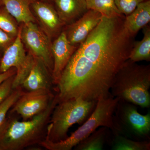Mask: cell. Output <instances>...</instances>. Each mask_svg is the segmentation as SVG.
<instances>
[{
  "label": "cell",
  "mask_w": 150,
  "mask_h": 150,
  "mask_svg": "<svg viewBox=\"0 0 150 150\" xmlns=\"http://www.w3.org/2000/svg\"><path fill=\"white\" fill-rule=\"evenodd\" d=\"M102 16L97 11L88 10L80 18L68 25L64 31L70 43L78 46L83 42L99 23Z\"/></svg>",
  "instance_id": "cell-10"
},
{
  "label": "cell",
  "mask_w": 150,
  "mask_h": 150,
  "mask_svg": "<svg viewBox=\"0 0 150 150\" xmlns=\"http://www.w3.org/2000/svg\"><path fill=\"white\" fill-rule=\"evenodd\" d=\"M15 38L0 29V52L4 51L13 42Z\"/></svg>",
  "instance_id": "cell-25"
},
{
  "label": "cell",
  "mask_w": 150,
  "mask_h": 150,
  "mask_svg": "<svg viewBox=\"0 0 150 150\" xmlns=\"http://www.w3.org/2000/svg\"><path fill=\"white\" fill-rule=\"evenodd\" d=\"M16 21L6 8L0 9V29L9 35L16 37L19 28Z\"/></svg>",
  "instance_id": "cell-22"
},
{
  "label": "cell",
  "mask_w": 150,
  "mask_h": 150,
  "mask_svg": "<svg viewBox=\"0 0 150 150\" xmlns=\"http://www.w3.org/2000/svg\"><path fill=\"white\" fill-rule=\"evenodd\" d=\"M16 74L15 68H11L4 72L0 73V84L12 76Z\"/></svg>",
  "instance_id": "cell-26"
},
{
  "label": "cell",
  "mask_w": 150,
  "mask_h": 150,
  "mask_svg": "<svg viewBox=\"0 0 150 150\" xmlns=\"http://www.w3.org/2000/svg\"><path fill=\"white\" fill-rule=\"evenodd\" d=\"M21 36L28 53L43 61L51 73L53 69L51 39L35 22L22 23L21 26Z\"/></svg>",
  "instance_id": "cell-8"
},
{
  "label": "cell",
  "mask_w": 150,
  "mask_h": 150,
  "mask_svg": "<svg viewBox=\"0 0 150 150\" xmlns=\"http://www.w3.org/2000/svg\"><path fill=\"white\" fill-rule=\"evenodd\" d=\"M31 7L40 28L48 36L51 38L60 33L64 25L53 6L37 0Z\"/></svg>",
  "instance_id": "cell-12"
},
{
  "label": "cell",
  "mask_w": 150,
  "mask_h": 150,
  "mask_svg": "<svg viewBox=\"0 0 150 150\" xmlns=\"http://www.w3.org/2000/svg\"><path fill=\"white\" fill-rule=\"evenodd\" d=\"M3 5V4L1 0H0V6Z\"/></svg>",
  "instance_id": "cell-27"
},
{
  "label": "cell",
  "mask_w": 150,
  "mask_h": 150,
  "mask_svg": "<svg viewBox=\"0 0 150 150\" xmlns=\"http://www.w3.org/2000/svg\"><path fill=\"white\" fill-rule=\"evenodd\" d=\"M120 99L110 95L100 98L92 114L83 124L67 139L57 142L43 140L39 146L48 150H71L100 127L111 130L113 135L121 134L122 131L115 121L114 113Z\"/></svg>",
  "instance_id": "cell-4"
},
{
  "label": "cell",
  "mask_w": 150,
  "mask_h": 150,
  "mask_svg": "<svg viewBox=\"0 0 150 150\" xmlns=\"http://www.w3.org/2000/svg\"><path fill=\"white\" fill-rule=\"evenodd\" d=\"M150 87V65H139L129 59L115 76L110 93L120 100L149 108Z\"/></svg>",
  "instance_id": "cell-3"
},
{
  "label": "cell",
  "mask_w": 150,
  "mask_h": 150,
  "mask_svg": "<svg viewBox=\"0 0 150 150\" xmlns=\"http://www.w3.org/2000/svg\"><path fill=\"white\" fill-rule=\"evenodd\" d=\"M15 75L9 78L0 84V104L6 98L13 90V83Z\"/></svg>",
  "instance_id": "cell-24"
},
{
  "label": "cell",
  "mask_w": 150,
  "mask_h": 150,
  "mask_svg": "<svg viewBox=\"0 0 150 150\" xmlns=\"http://www.w3.org/2000/svg\"><path fill=\"white\" fill-rule=\"evenodd\" d=\"M96 102L79 98L58 103L51 113L44 139L57 142L67 139L70 127L83 123L93 111Z\"/></svg>",
  "instance_id": "cell-5"
},
{
  "label": "cell",
  "mask_w": 150,
  "mask_h": 150,
  "mask_svg": "<svg viewBox=\"0 0 150 150\" xmlns=\"http://www.w3.org/2000/svg\"><path fill=\"white\" fill-rule=\"evenodd\" d=\"M144 37L140 41H134L129 54V59L137 63L150 61V27L149 25L143 28Z\"/></svg>",
  "instance_id": "cell-17"
},
{
  "label": "cell",
  "mask_w": 150,
  "mask_h": 150,
  "mask_svg": "<svg viewBox=\"0 0 150 150\" xmlns=\"http://www.w3.org/2000/svg\"><path fill=\"white\" fill-rule=\"evenodd\" d=\"M55 96L52 91L39 90L23 92L13 106L12 111L29 120L47 109Z\"/></svg>",
  "instance_id": "cell-9"
},
{
  "label": "cell",
  "mask_w": 150,
  "mask_h": 150,
  "mask_svg": "<svg viewBox=\"0 0 150 150\" xmlns=\"http://www.w3.org/2000/svg\"><path fill=\"white\" fill-rule=\"evenodd\" d=\"M150 21V1L140 3L136 9L125 16L124 26L131 34L135 37L138 32L149 24Z\"/></svg>",
  "instance_id": "cell-15"
},
{
  "label": "cell",
  "mask_w": 150,
  "mask_h": 150,
  "mask_svg": "<svg viewBox=\"0 0 150 150\" xmlns=\"http://www.w3.org/2000/svg\"><path fill=\"white\" fill-rule=\"evenodd\" d=\"M34 57L26 53L21 36V27L13 42L4 51L0 62V72L15 68L16 74L13 83V89L21 86L28 75L34 61Z\"/></svg>",
  "instance_id": "cell-7"
},
{
  "label": "cell",
  "mask_w": 150,
  "mask_h": 150,
  "mask_svg": "<svg viewBox=\"0 0 150 150\" xmlns=\"http://www.w3.org/2000/svg\"><path fill=\"white\" fill-rule=\"evenodd\" d=\"M146 0H114L115 6L120 13L126 16L136 9L137 6Z\"/></svg>",
  "instance_id": "cell-23"
},
{
  "label": "cell",
  "mask_w": 150,
  "mask_h": 150,
  "mask_svg": "<svg viewBox=\"0 0 150 150\" xmlns=\"http://www.w3.org/2000/svg\"><path fill=\"white\" fill-rule=\"evenodd\" d=\"M125 17L103 16L78 46L56 84L58 103L79 98L97 102L111 95L115 76L129 59L135 37L124 27Z\"/></svg>",
  "instance_id": "cell-1"
},
{
  "label": "cell",
  "mask_w": 150,
  "mask_h": 150,
  "mask_svg": "<svg viewBox=\"0 0 150 150\" xmlns=\"http://www.w3.org/2000/svg\"><path fill=\"white\" fill-rule=\"evenodd\" d=\"M57 104L55 94L46 110L29 120L6 117L0 128V150H22L39 144L46 137L47 125Z\"/></svg>",
  "instance_id": "cell-2"
},
{
  "label": "cell",
  "mask_w": 150,
  "mask_h": 150,
  "mask_svg": "<svg viewBox=\"0 0 150 150\" xmlns=\"http://www.w3.org/2000/svg\"><path fill=\"white\" fill-rule=\"evenodd\" d=\"M56 10L64 25H69L88 10L86 0H54Z\"/></svg>",
  "instance_id": "cell-14"
},
{
  "label": "cell",
  "mask_w": 150,
  "mask_h": 150,
  "mask_svg": "<svg viewBox=\"0 0 150 150\" xmlns=\"http://www.w3.org/2000/svg\"><path fill=\"white\" fill-rule=\"evenodd\" d=\"M7 11L19 23L35 22V18L30 7L37 0H1Z\"/></svg>",
  "instance_id": "cell-16"
},
{
  "label": "cell",
  "mask_w": 150,
  "mask_h": 150,
  "mask_svg": "<svg viewBox=\"0 0 150 150\" xmlns=\"http://www.w3.org/2000/svg\"><path fill=\"white\" fill-rule=\"evenodd\" d=\"M109 130L106 127H100L77 145L75 150H103L108 139Z\"/></svg>",
  "instance_id": "cell-18"
},
{
  "label": "cell",
  "mask_w": 150,
  "mask_h": 150,
  "mask_svg": "<svg viewBox=\"0 0 150 150\" xmlns=\"http://www.w3.org/2000/svg\"><path fill=\"white\" fill-rule=\"evenodd\" d=\"M115 121L121 128L122 135H128L137 141L149 139L150 113L142 115L135 105L119 100L115 109Z\"/></svg>",
  "instance_id": "cell-6"
},
{
  "label": "cell",
  "mask_w": 150,
  "mask_h": 150,
  "mask_svg": "<svg viewBox=\"0 0 150 150\" xmlns=\"http://www.w3.org/2000/svg\"><path fill=\"white\" fill-rule=\"evenodd\" d=\"M34 58L32 67L22 84L21 87L26 91L53 90V87L55 85L52 73L43 61Z\"/></svg>",
  "instance_id": "cell-13"
},
{
  "label": "cell",
  "mask_w": 150,
  "mask_h": 150,
  "mask_svg": "<svg viewBox=\"0 0 150 150\" xmlns=\"http://www.w3.org/2000/svg\"><path fill=\"white\" fill-rule=\"evenodd\" d=\"M88 10L98 12L108 18L120 16L121 14L115 6L114 0H86Z\"/></svg>",
  "instance_id": "cell-20"
},
{
  "label": "cell",
  "mask_w": 150,
  "mask_h": 150,
  "mask_svg": "<svg viewBox=\"0 0 150 150\" xmlns=\"http://www.w3.org/2000/svg\"><path fill=\"white\" fill-rule=\"evenodd\" d=\"M23 92L21 86L13 89L6 98L0 104V128L5 121L8 112L13 106Z\"/></svg>",
  "instance_id": "cell-21"
},
{
  "label": "cell",
  "mask_w": 150,
  "mask_h": 150,
  "mask_svg": "<svg viewBox=\"0 0 150 150\" xmlns=\"http://www.w3.org/2000/svg\"><path fill=\"white\" fill-rule=\"evenodd\" d=\"M113 150H150V142L147 140L136 141L121 134L114 135L111 142Z\"/></svg>",
  "instance_id": "cell-19"
},
{
  "label": "cell",
  "mask_w": 150,
  "mask_h": 150,
  "mask_svg": "<svg viewBox=\"0 0 150 150\" xmlns=\"http://www.w3.org/2000/svg\"><path fill=\"white\" fill-rule=\"evenodd\" d=\"M77 47L70 43L64 31L61 32L52 43L51 53L54 63L52 75L55 86Z\"/></svg>",
  "instance_id": "cell-11"
}]
</instances>
